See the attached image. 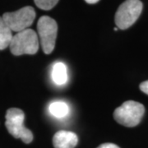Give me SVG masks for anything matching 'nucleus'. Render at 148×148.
<instances>
[{
	"label": "nucleus",
	"mask_w": 148,
	"mask_h": 148,
	"mask_svg": "<svg viewBox=\"0 0 148 148\" xmlns=\"http://www.w3.org/2000/svg\"><path fill=\"white\" fill-rule=\"evenodd\" d=\"M51 114L56 118H64L69 114V106L64 101H54L49 106Z\"/></svg>",
	"instance_id": "nucleus-10"
},
{
	"label": "nucleus",
	"mask_w": 148,
	"mask_h": 148,
	"mask_svg": "<svg viewBox=\"0 0 148 148\" xmlns=\"http://www.w3.org/2000/svg\"><path fill=\"white\" fill-rule=\"evenodd\" d=\"M36 5L43 10H50L58 3V0H34Z\"/></svg>",
	"instance_id": "nucleus-11"
},
{
	"label": "nucleus",
	"mask_w": 148,
	"mask_h": 148,
	"mask_svg": "<svg viewBox=\"0 0 148 148\" xmlns=\"http://www.w3.org/2000/svg\"><path fill=\"white\" fill-rule=\"evenodd\" d=\"M2 17L11 30L17 33L32 26L36 18V12L32 7L27 6L15 12H5Z\"/></svg>",
	"instance_id": "nucleus-6"
},
{
	"label": "nucleus",
	"mask_w": 148,
	"mask_h": 148,
	"mask_svg": "<svg viewBox=\"0 0 148 148\" xmlns=\"http://www.w3.org/2000/svg\"><path fill=\"white\" fill-rule=\"evenodd\" d=\"M52 79L57 85L62 86L67 82L68 73L67 67L62 62H57L53 64L52 69Z\"/></svg>",
	"instance_id": "nucleus-8"
},
{
	"label": "nucleus",
	"mask_w": 148,
	"mask_h": 148,
	"mask_svg": "<svg viewBox=\"0 0 148 148\" xmlns=\"http://www.w3.org/2000/svg\"><path fill=\"white\" fill-rule=\"evenodd\" d=\"M145 113L143 104L134 101H125L114 112V119L125 127H135L141 122Z\"/></svg>",
	"instance_id": "nucleus-3"
},
{
	"label": "nucleus",
	"mask_w": 148,
	"mask_h": 148,
	"mask_svg": "<svg viewBox=\"0 0 148 148\" xmlns=\"http://www.w3.org/2000/svg\"><path fill=\"white\" fill-rule=\"evenodd\" d=\"M97 148H119L117 145L113 144V143H104L101 144V146H99Z\"/></svg>",
	"instance_id": "nucleus-13"
},
{
	"label": "nucleus",
	"mask_w": 148,
	"mask_h": 148,
	"mask_svg": "<svg viewBox=\"0 0 148 148\" xmlns=\"http://www.w3.org/2000/svg\"><path fill=\"white\" fill-rule=\"evenodd\" d=\"M13 38L12 31L10 29L2 16H0V50L9 47Z\"/></svg>",
	"instance_id": "nucleus-9"
},
{
	"label": "nucleus",
	"mask_w": 148,
	"mask_h": 148,
	"mask_svg": "<svg viewBox=\"0 0 148 148\" xmlns=\"http://www.w3.org/2000/svg\"><path fill=\"white\" fill-rule=\"evenodd\" d=\"M140 90L145 94L148 95V80L146 82H143L140 84Z\"/></svg>",
	"instance_id": "nucleus-12"
},
{
	"label": "nucleus",
	"mask_w": 148,
	"mask_h": 148,
	"mask_svg": "<svg viewBox=\"0 0 148 148\" xmlns=\"http://www.w3.org/2000/svg\"><path fill=\"white\" fill-rule=\"evenodd\" d=\"M5 125L8 132L15 138H20L25 143H31L33 134L31 130L24 126L25 114L17 108H11L6 113Z\"/></svg>",
	"instance_id": "nucleus-2"
},
{
	"label": "nucleus",
	"mask_w": 148,
	"mask_h": 148,
	"mask_svg": "<svg viewBox=\"0 0 148 148\" xmlns=\"http://www.w3.org/2000/svg\"><path fill=\"white\" fill-rule=\"evenodd\" d=\"M9 48L12 53L16 56L35 54L39 49L38 35L30 28L17 32L13 36Z\"/></svg>",
	"instance_id": "nucleus-1"
},
{
	"label": "nucleus",
	"mask_w": 148,
	"mask_h": 148,
	"mask_svg": "<svg viewBox=\"0 0 148 148\" xmlns=\"http://www.w3.org/2000/svg\"><path fill=\"white\" fill-rule=\"evenodd\" d=\"M78 143L77 134L73 132L61 130L57 132L53 138L54 148H74Z\"/></svg>",
	"instance_id": "nucleus-7"
},
{
	"label": "nucleus",
	"mask_w": 148,
	"mask_h": 148,
	"mask_svg": "<svg viewBox=\"0 0 148 148\" xmlns=\"http://www.w3.org/2000/svg\"><path fill=\"white\" fill-rule=\"evenodd\" d=\"M118 29H119L118 27H114V31H115V32H116V31H118Z\"/></svg>",
	"instance_id": "nucleus-15"
},
{
	"label": "nucleus",
	"mask_w": 148,
	"mask_h": 148,
	"mask_svg": "<svg viewBox=\"0 0 148 148\" xmlns=\"http://www.w3.org/2000/svg\"><path fill=\"white\" fill-rule=\"evenodd\" d=\"M37 31L44 53L46 54L51 53L55 46L57 38V22L49 16H41L37 23Z\"/></svg>",
	"instance_id": "nucleus-5"
},
{
	"label": "nucleus",
	"mask_w": 148,
	"mask_h": 148,
	"mask_svg": "<svg viewBox=\"0 0 148 148\" xmlns=\"http://www.w3.org/2000/svg\"><path fill=\"white\" fill-rule=\"evenodd\" d=\"M87 3H90V4H94V3H98L100 0H85Z\"/></svg>",
	"instance_id": "nucleus-14"
},
{
	"label": "nucleus",
	"mask_w": 148,
	"mask_h": 148,
	"mask_svg": "<svg viewBox=\"0 0 148 148\" xmlns=\"http://www.w3.org/2000/svg\"><path fill=\"white\" fill-rule=\"evenodd\" d=\"M140 0H126L118 8L115 14V24L119 29L125 30L135 23L143 11Z\"/></svg>",
	"instance_id": "nucleus-4"
}]
</instances>
